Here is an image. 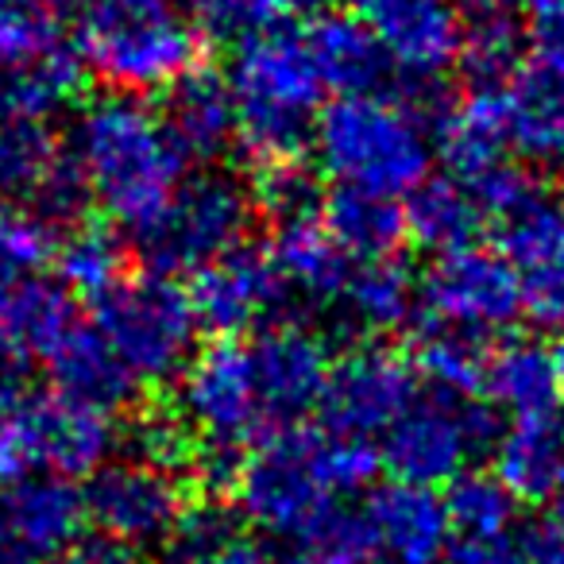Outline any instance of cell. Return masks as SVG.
<instances>
[{
    "mask_svg": "<svg viewBox=\"0 0 564 564\" xmlns=\"http://www.w3.org/2000/svg\"><path fill=\"white\" fill-rule=\"evenodd\" d=\"M448 510V541H487L518 533V499L487 471H464L445 495Z\"/></svg>",
    "mask_w": 564,
    "mask_h": 564,
    "instance_id": "cell-36",
    "label": "cell"
},
{
    "mask_svg": "<svg viewBox=\"0 0 564 564\" xmlns=\"http://www.w3.org/2000/svg\"><path fill=\"white\" fill-rule=\"evenodd\" d=\"M58 279L70 294L82 299H105L112 286L128 279V251L112 228L105 225H78L63 243L55 248Z\"/></svg>",
    "mask_w": 564,
    "mask_h": 564,
    "instance_id": "cell-34",
    "label": "cell"
},
{
    "mask_svg": "<svg viewBox=\"0 0 564 564\" xmlns=\"http://www.w3.org/2000/svg\"><path fill=\"white\" fill-rule=\"evenodd\" d=\"M186 299L197 317V329H209L220 340H236V333L267 322L274 310L291 302L267 251L256 248H236L197 267L189 274Z\"/></svg>",
    "mask_w": 564,
    "mask_h": 564,
    "instance_id": "cell-17",
    "label": "cell"
},
{
    "mask_svg": "<svg viewBox=\"0 0 564 564\" xmlns=\"http://www.w3.org/2000/svg\"><path fill=\"white\" fill-rule=\"evenodd\" d=\"M63 163L43 124L0 112V202L17 194H40L43 182Z\"/></svg>",
    "mask_w": 564,
    "mask_h": 564,
    "instance_id": "cell-37",
    "label": "cell"
},
{
    "mask_svg": "<svg viewBox=\"0 0 564 564\" xmlns=\"http://www.w3.org/2000/svg\"><path fill=\"white\" fill-rule=\"evenodd\" d=\"M402 217H406L410 240H417L433 256L471 248L479 225H484V209L468 194V186H460L456 178H425L410 194Z\"/></svg>",
    "mask_w": 564,
    "mask_h": 564,
    "instance_id": "cell-32",
    "label": "cell"
},
{
    "mask_svg": "<svg viewBox=\"0 0 564 564\" xmlns=\"http://www.w3.org/2000/svg\"><path fill=\"white\" fill-rule=\"evenodd\" d=\"M333 4H337V0H282V9L302 12V17H325Z\"/></svg>",
    "mask_w": 564,
    "mask_h": 564,
    "instance_id": "cell-46",
    "label": "cell"
},
{
    "mask_svg": "<svg viewBox=\"0 0 564 564\" xmlns=\"http://www.w3.org/2000/svg\"><path fill=\"white\" fill-rule=\"evenodd\" d=\"M352 17L368 28L394 66L417 86H430L456 63L460 12L453 0H348Z\"/></svg>",
    "mask_w": 564,
    "mask_h": 564,
    "instance_id": "cell-18",
    "label": "cell"
},
{
    "mask_svg": "<svg viewBox=\"0 0 564 564\" xmlns=\"http://www.w3.org/2000/svg\"><path fill=\"white\" fill-rule=\"evenodd\" d=\"M197 448H202V441L186 430V422L174 410L148 414L135 430V460H148L163 471H174V476L194 468Z\"/></svg>",
    "mask_w": 564,
    "mask_h": 564,
    "instance_id": "cell-41",
    "label": "cell"
},
{
    "mask_svg": "<svg viewBox=\"0 0 564 564\" xmlns=\"http://www.w3.org/2000/svg\"><path fill=\"white\" fill-rule=\"evenodd\" d=\"M174 414L202 445L240 448L251 437H267L271 425L256 391L248 345L213 340L209 348L189 356L178 376Z\"/></svg>",
    "mask_w": 564,
    "mask_h": 564,
    "instance_id": "cell-10",
    "label": "cell"
},
{
    "mask_svg": "<svg viewBox=\"0 0 564 564\" xmlns=\"http://www.w3.org/2000/svg\"><path fill=\"white\" fill-rule=\"evenodd\" d=\"M417 302L425 306L430 325L487 340L522 314V286L514 267L499 251L471 243L433 259L417 282Z\"/></svg>",
    "mask_w": 564,
    "mask_h": 564,
    "instance_id": "cell-12",
    "label": "cell"
},
{
    "mask_svg": "<svg viewBox=\"0 0 564 564\" xmlns=\"http://www.w3.org/2000/svg\"><path fill=\"white\" fill-rule=\"evenodd\" d=\"M236 105V143L263 166L299 163L314 143L322 117V78L306 55V43L291 32H271L236 51L228 74Z\"/></svg>",
    "mask_w": 564,
    "mask_h": 564,
    "instance_id": "cell-3",
    "label": "cell"
},
{
    "mask_svg": "<svg viewBox=\"0 0 564 564\" xmlns=\"http://www.w3.org/2000/svg\"><path fill=\"white\" fill-rule=\"evenodd\" d=\"M417 306V282L399 259L356 263L337 299V314L360 333H391L410 322Z\"/></svg>",
    "mask_w": 564,
    "mask_h": 564,
    "instance_id": "cell-31",
    "label": "cell"
},
{
    "mask_svg": "<svg viewBox=\"0 0 564 564\" xmlns=\"http://www.w3.org/2000/svg\"><path fill=\"white\" fill-rule=\"evenodd\" d=\"M271 564H325V561H317L314 553H310V549H291V553H282L279 561H271Z\"/></svg>",
    "mask_w": 564,
    "mask_h": 564,
    "instance_id": "cell-47",
    "label": "cell"
},
{
    "mask_svg": "<svg viewBox=\"0 0 564 564\" xmlns=\"http://www.w3.org/2000/svg\"><path fill=\"white\" fill-rule=\"evenodd\" d=\"M256 202L279 220H299V217H317L322 209V189L317 178L302 163H279L263 166L256 182Z\"/></svg>",
    "mask_w": 564,
    "mask_h": 564,
    "instance_id": "cell-40",
    "label": "cell"
},
{
    "mask_svg": "<svg viewBox=\"0 0 564 564\" xmlns=\"http://www.w3.org/2000/svg\"><path fill=\"white\" fill-rule=\"evenodd\" d=\"M163 564H271L256 538L228 510L186 507L178 530L166 541Z\"/></svg>",
    "mask_w": 564,
    "mask_h": 564,
    "instance_id": "cell-33",
    "label": "cell"
},
{
    "mask_svg": "<svg viewBox=\"0 0 564 564\" xmlns=\"http://www.w3.org/2000/svg\"><path fill=\"white\" fill-rule=\"evenodd\" d=\"M86 499L63 476H20L0 491V564H55L78 541Z\"/></svg>",
    "mask_w": 564,
    "mask_h": 564,
    "instance_id": "cell-16",
    "label": "cell"
},
{
    "mask_svg": "<svg viewBox=\"0 0 564 564\" xmlns=\"http://www.w3.org/2000/svg\"><path fill=\"white\" fill-rule=\"evenodd\" d=\"M561 391L564 376L561 364H556V348H545L541 340L514 337L495 348L491 360H487L484 394L514 417L553 414Z\"/></svg>",
    "mask_w": 564,
    "mask_h": 564,
    "instance_id": "cell-26",
    "label": "cell"
},
{
    "mask_svg": "<svg viewBox=\"0 0 564 564\" xmlns=\"http://www.w3.org/2000/svg\"><path fill=\"white\" fill-rule=\"evenodd\" d=\"M55 564H143L140 549H128L120 541L94 533V538H78Z\"/></svg>",
    "mask_w": 564,
    "mask_h": 564,
    "instance_id": "cell-45",
    "label": "cell"
},
{
    "mask_svg": "<svg viewBox=\"0 0 564 564\" xmlns=\"http://www.w3.org/2000/svg\"><path fill=\"white\" fill-rule=\"evenodd\" d=\"M55 225L35 209L0 202V279H32L55 259Z\"/></svg>",
    "mask_w": 564,
    "mask_h": 564,
    "instance_id": "cell-39",
    "label": "cell"
},
{
    "mask_svg": "<svg viewBox=\"0 0 564 564\" xmlns=\"http://www.w3.org/2000/svg\"><path fill=\"white\" fill-rule=\"evenodd\" d=\"M78 51L117 97H143L166 94L194 70L197 35L174 0H86Z\"/></svg>",
    "mask_w": 564,
    "mask_h": 564,
    "instance_id": "cell-5",
    "label": "cell"
},
{
    "mask_svg": "<svg viewBox=\"0 0 564 564\" xmlns=\"http://www.w3.org/2000/svg\"><path fill=\"white\" fill-rule=\"evenodd\" d=\"M74 0H0V112L43 124L82 89Z\"/></svg>",
    "mask_w": 564,
    "mask_h": 564,
    "instance_id": "cell-6",
    "label": "cell"
},
{
    "mask_svg": "<svg viewBox=\"0 0 564 564\" xmlns=\"http://www.w3.org/2000/svg\"><path fill=\"white\" fill-rule=\"evenodd\" d=\"M376 448L368 441L333 437L317 430H274L243 456L236 479L240 514L271 538L302 541L314 533L345 495L376 476Z\"/></svg>",
    "mask_w": 564,
    "mask_h": 564,
    "instance_id": "cell-2",
    "label": "cell"
},
{
    "mask_svg": "<svg viewBox=\"0 0 564 564\" xmlns=\"http://www.w3.org/2000/svg\"><path fill=\"white\" fill-rule=\"evenodd\" d=\"M510 151L538 163H564V78L545 70L514 74L502 86Z\"/></svg>",
    "mask_w": 564,
    "mask_h": 564,
    "instance_id": "cell-28",
    "label": "cell"
},
{
    "mask_svg": "<svg viewBox=\"0 0 564 564\" xmlns=\"http://www.w3.org/2000/svg\"><path fill=\"white\" fill-rule=\"evenodd\" d=\"M525 564H564V510L522 525Z\"/></svg>",
    "mask_w": 564,
    "mask_h": 564,
    "instance_id": "cell-44",
    "label": "cell"
},
{
    "mask_svg": "<svg viewBox=\"0 0 564 564\" xmlns=\"http://www.w3.org/2000/svg\"><path fill=\"white\" fill-rule=\"evenodd\" d=\"M376 564H387V561H376Z\"/></svg>",
    "mask_w": 564,
    "mask_h": 564,
    "instance_id": "cell-49",
    "label": "cell"
},
{
    "mask_svg": "<svg viewBox=\"0 0 564 564\" xmlns=\"http://www.w3.org/2000/svg\"><path fill=\"white\" fill-rule=\"evenodd\" d=\"M256 217V194L240 178L220 171H202L186 178L159 217V225L143 236V251L151 256V271L197 267L243 248V236Z\"/></svg>",
    "mask_w": 564,
    "mask_h": 564,
    "instance_id": "cell-9",
    "label": "cell"
},
{
    "mask_svg": "<svg viewBox=\"0 0 564 564\" xmlns=\"http://www.w3.org/2000/svg\"><path fill=\"white\" fill-rule=\"evenodd\" d=\"M525 47L538 58V70L564 78V0L538 4L525 24Z\"/></svg>",
    "mask_w": 564,
    "mask_h": 564,
    "instance_id": "cell-42",
    "label": "cell"
},
{
    "mask_svg": "<svg viewBox=\"0 0 564 564\" xmlns=\"http://www.w3.org/2000/svg\"><path fill=\"white\" fill-rule=\"evenodd\" d=\"M448 564H525L522 556V530L510 538L487 541H448Z\"/></svg>",
    "mask_w": 564,
    "mask_h": 564,
    "instance_id": "cell-43",
    "label": "cell"
},
{
    "mask_svg": "<svg viewBox=\"0 0 564 564\" xmlns=\"http://www.w3.org/2000/svg\"><path fill=\"white\" fill-rule=\"evenodd\" d=\"M267 259L279 271L286 299H299L317 310H337V299L348 279V256L325 232L322 217L279 220Z\"/></svg>",
    "mask_w": 564,
    "mask_h": 564,
    "instance_id": "cell-20",
    "label": "cell"
},
{
    "mask_svg": "<svg viewBox=\"0 0 564 564\" xmlns=\"http://www.w3.org/2000/svg\"><path fill=\"white\" fill-rule=\"evenodd\" d=\"M94 329L143 387L182 376L194 356L197 317L189 310L186 286L163 271H148L97 299Z\"/></svg>",
    "mask_w": 564,
    "mask_h": 564,
    "instance_id": "cell-7",
    "label": "cell"
},
{
    "mask_svg": "<svg viewBox=\"0 0 564 564\" xmlns=\"http://www.w3.org/2000/svg\"><path fill=\"white\" fill-rule=\"evenodd\" d=\"M282 0H186V20L209 47L243 51L274 32Z\"/></svg>",
    "mask_w": 564,
    "mask_h": 564,
    "instance_id": "cell-38",
    "label": "cell"
},
{
    "mask_svg": "<svg viewBox=\"0 0 564 564\" xmlns=\"http://www.w3.org/2000/svg\"><path fill=\"white\" fill-rule=\"evenodd\" d=\"M163 124L178 143L182 159L213 163L236 143V105L228 78L213 70H189L178 86L166 89Z\"/></svg>",
    "mask_w": 564,
    "mask_h": 564,
    "instance_id": "cell-21",
    "label": "cell"
},
{
    "mask_svg": "<svg viewBox=\"0 0 564 564\" xmlns=\"http://www.w3.org/2000/svg\"><path fill=\"white\" fill-rule=\"evenodd\" d=\"M491 441L495 422L476 399L425 391L383 433V464L399 484H456Z\"/></svg>",
    "mask_w": 564,
    "mask_h": 564,
    "instance_id": "cell-8",
    "label": "cell"
},
{
    "mask_svg": "<svg viewBox=\"0 0 564 564\" xmlns=\"http://www.w3.org/2000/svg\"><path fill=\"white\" fill-rule=\"evenodd\" d=\"M368 525L376 533L379 561L387 564H441L448 553V510L433 487L391 479L368 495Z\"/></svg>",
    "mask_w": 564,
    "mask_h": 564,
    "instance_id": "cell-19",
    "label": "cell"
},
{
    "mask_svg": "<svg viewBox=\"0 0 564 564\" xmlns=\"http://www.w3.org/2000/svg\"><path fill=\"white\" fill-rule=\"evenodd\" d=\"M414 399L417 379L406 356L383 345H360L333 364L317 410H322L325 433L368 441L391 430Z\"/></svg>",
    "mask_w": 564,
    "mask_h": 564,
    "instance_id": "cell-14",
    "label": "cell"
},
{
    "mask_svg": "<svg viewBox=\"0 0 564 564\" xmlns=\"http://www.w3.org/2000/svg\"><path fill=\"white\" fill-rule=\"evenodd\" d=\"M499 256L514 267L518 286L564 279V205L538 194L518 213L499 220Z\"/></svg>",
    "mask_w": 564,
    "mask_h": 564,
    "instance_id": "cell-29",
    "label": "cell"
},
{
    "mask_svg": "<svg viewBox=\"0 0 564 564\" xmlns=\"http://www.w3.org/2000/svg\"><path fill=\"white\" fill-rule=\"evenodd\" d=\"M9 422L28 468H43L47 476L63 479L101 471L120 445V425L109 410L58 391L20 394L9 406Z\"/></svg>",
    "mask_w": 564,
    "mask_h": 564,
    "instance_id": "cell-11",
    "label": "cell"
},
{
    "mask_svg": "<svg viewBox=\"0 0 564 564\" xmlns=\"http://www.w3.org/2000/svg\"><path fill=\"white\" fill-rule=\"evenodd\" d=\"M51 383H55L58 394H70V399H82L89 406L101 410H120L135 399L140 383L132 379V371L117 360L105 337L94 329V325L78 322L43 360Z\"/></svg>",
    "mask_w": 564,
    "mask_h": 564,
    "instance_id": "cell-24",
    "label": "cell"
},
{
    "mask_svg": "<svg viewBox=\"0 0 564 564\" xmlns=\"http://www.w3.org/2000/svg\"><path fill=\"white\" fill-rule=\"evenodd\" d=\"M322 225L340 251L356 263L371 259H394L399 243L406 240V217L402 205L391 197L360 194V189H337L325 202Z\"/></svg>",
    "mask_w": 564,
    "mask_h": 564,
    "instance_id": "cell-30",
    "label": "cell"
},
{
    "mask_svg": "<svg viewBox=\"0 0 564 564\" xmlns=\"http://www.w3.org/2000/svg\"><path fill=\"white\" fill-rule=\"evenodd\" d=\"M561 171H564V163H561Z\"/></svg>",
    "mask_w": 564,
    "mask_h": 564,
    "instance_id": "cell-50",
    "label": "cell"
},
{
    "mask_svg": "<svg viewBox=\"0 0 564 564\" xmlns=\"http://www.w3.org/2000/svg\"><path fill=\"white\" fill-rule=\"evenodd\" d=\"M525 4H533V9H538V4H549V0H525Z\"/></svg>",
    "mask_w": 564,
    "mask_h": 564,
    "instance_id": "cell-48",
    "label": "cell"
},
{
    "mask_svg": "<svg viewBox=\"0 0 564 564\" xmlns=\"http://www.w3.org/2000/svg\"><path fill=\"white\" fill-rule=\"evenodd\" d=\"M82 499H86V518L97 525V533L128 549L171 541V533L186 514L182 476L135 460V456L109 460L101 471H94Z\"/></svg>",
    "mask_w": 564,
    "mask_h": 564,
    "instance_id": "cell-13",
    "label": "cell"
},
{
    "mask_svg": "<svg viewBox=\"0 0 564 564\" xmlns=\"http://www.w3.org/2000/svg\"><path fill=\"white\" fill-rule=\"evenodd\" d=\"M561 499H564V495H561Z\"/></svg>",
    "mask_w": 564,
    "mask_h": 564,
    "instance_id": "cell-51",
    "label": "cell"
},
{
    "mask_svg": "<svg viewBox=\"0 0 564 564\" xmlns=\"http://www.w3.org/2000/svg\"><path fill=\"white\" fill-rule=\"evenodd\" d=\"M525 47V28L518 24L514 0H468L460 12V51L464 66L476 89H502L518 70Z\"/></svg>",
    "mask_w": 564,
    "mask_h": 564,
    "instance_id": "cell-27",
    "label": "cell"
},
{
    "mask_svg": "<svg viewBox=\"0 0 564 564\" xmlns=\"http://www.w3.org/2000/svg\"><path fill=\"white\" fill-rule=\"evenodd\" d=\"M248 356L271 433L294 430L302 414L322 406L333 360L329 345L314 329L294 322L271 325L251 340Z\"/></svg>",
    "mask_w": 564,
    "mask_h": 564,
    "instance_id": "cell-15",
    "label": "cell"
},
{
    "mask_svg": "<svg viewBox=\"0 0 564 564\" xmlns=\"http://www.w3.org/2000/svg\"><path fill=\"white\" fill-rule=\"evenodd\" d=\"M437 151L456 174V182H476L507 163V105L502 89H476L460 105L437 117Z\"/></svg>",
    "mask_w": 564,
    "mask_h": 564,
    "instance_id": "cell-25",
    "label": "cell"
},
{
    "mask_svg": "<svg viewBox=\"0 0 564 564\" xmlns=\"http://www.w3.org/2000/svg\"><path fill=\"white\" fill-rule=\"evenodd\" d=\"M495 476L518 502L564 495V422L556 414L514 417L495 441Z\"/></svg>",
    "mask_w": 564,
    "mask_h": 564,
    "instance_id": "cell-22",
    "label": "cell"
},
{
    "mask_svg": "<svg viewBox=\"0 0 564 564\" xmlns=\"http://www.w3.org/2000/svg\"><path fill=\"white\" fill-rule=\"evenodd\" d=\"M306 55L314 63L317 78L325 89H337L340 97H364L383 86L391 58L379 47V40L348 12H325L306 35Z\"/></svg>",
    "mask_w": 564,
    "mask_h": 564,
    "instance_id": "cell-23",
    "label": "cell"
},
{
    "mask_svg": "<svg viewBox=\"0 0 564 564\" xmlns=\"http://www.w3.org/2000/svg\"><path fill=\"white\" fill-rule=\"evenodd\" d=\"M70 166L89 202L143 240L186 182V159L140 97H97L70 128Z\"/></svg>",
    "mask_w": 564,
    "mask_h": 564,
    "instance_id": "cell-1",
    "label": "cell"
},
{
    "mask_svg": "<svg viewBox=\"0 0 564 564\" xmlns=\"http://www.w3.org/2000/svg\"><path fill=\"white\" fill-rule=\"evenodd\" d=\"M487 360H491V348H487L484 337L430 322L417 333V368H422V376L437 391L456 394V399H479L484 394Z\"/></svg>",
    "mask_w": 564,
    "mask_h": 564,
    "instance_id": "cell-35",
    "label": "cell"
},
{
    "mask_svg": "<svg viewBox=\"0 0 564 564\" xmlns=\"http://www.w3.org/2000/svg\"><path fill=\"white\" fill-rule=\"evenodd\" d=\"M314 148L337 189L376 197L414 194L430 178L433 140L410 105L379 94L340 97L317 117Z\"/></svg>",
    "mask_w": 564,
    "mask_h": 564,
    "instance_id": "cell-4",
    "label": "cell"
}]
</instances>
